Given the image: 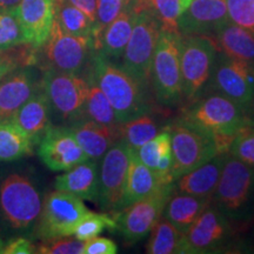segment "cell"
Here are the masks:
<instances>
[{"mask_svg":"<svg viewBox=\"0 0 254 254\" xmlns=\"http://www.w3.org/2000/svg\"><path fill=\"white\" fill-rule=\"evenodd\" d=\"M26 44L40 49L49 39L55 21V0H21L13 8Z\"/></svg>","mask_w":254,"mask_h":254,"instance_id":"obj_18","label":"cell"},{"mask_svg":"<svg viewBox=\"0 0 254 254\" xmlns=\"http://www.w3.org/2000/svg\"><path fill=\"white\" fill-rule=\"evenodd\" d=\"M129 147L123 140L111 146L99 166L98 204L105 212H114L125 190Z\"/></svg>","mask_w":254,"mask_h":254,"instance_id":"obj_15","label":"cell"},{"mask_svg":"<svg viewBox=\"0 0 254 254\" xmlns=\"http://www.w3.org/2000/svg\"><path fill=\"white\" fill-rule=\"evenodd\" d=\"M228 153V152H227ZM227 153H219L205 164L176 179L173 190L178 193L212 199L218 185Z\"/></svg>","mask_w":254,"mask_h":254,"instance_id":"obj_21","label":"cell"},{"mask_svg":"<svg viewBox=\"0 0 254 254\" xmlns=\"http://www.w3.org/2000/svg\"><path fill=\"white\" fill-rule=\"evenodd\" d=\"M69 4L87 14L95 23V13H97V2L98 0H66Z\"/></svg>","mask_w":254,"mask_h":254,"instance_id":"obj_43","label":"cell"},{"mask_svg":"<svg viewBox=\"0 0 254 254\" xmlns=\"http://www.w3.org/2000/svg\"><path fill=\"white\" fill-rule=\"evenodd\" d=\"M105 228L116 230V219L107 213L98 214L90 211L78 222L73 236L79 240L86 241L88 239H92V238L99 236Z\"/></svg>","mask_w":254,"mask_h":254,"instance_id":"obj_36","label":"cell"},{"mask_svg":"<svg viewBox=\"0 0 254 254\" xmlns=\"http://www.w3.org/2000/svg\"><path fill=\"white\" fill-rule=\"evenodd\" d=\"M228 153L244 164L254 167V126L246 125L232 141Z\"/></svg>","mask_w":254,"mask_h":254,"instance_id":"obj_38","label":"cell"},{"mask_svg":"<svg viewBox=\"0 0 254 254\" xmlns=\"http://www.w3.org/2000/svg\"><path fill=\"white\" fill-rule=\"evenodd\" d=\"M173 193V185L161 187L151 195L127 206L123 211L117 212L116 224L125 240L134 244L147 237L163 217V212L167 200Z\"/></svg>","mask_w":254,"mask_h":254,"instance_id":"obj_13","label":"cell"},{"mask_svg":"<svg viewBox=\"0 0 254 254\" xmlns=\"http://www.w3.org/2000/svg\"><path fill=\"white\" fill-rule=\"evenodd\" d=\"M182 119L211 135L220 153H227L238 132L250 125L245 110L217 92H206L193 101Z\"/></svg>","mask_w":254,"mask_h":254,"instance_id":"obj_2","label":"cell"},{"mask_svg":"<svg viewBox=\"0 0 254 254\" xmlns=\"http://www.w3.org/2000/svg\"><path fill=\"white\" fill-rule=\"evenodd\" d=\"M220 52L254 66V34L228 21L211 37Z\"/></svg>","mask_w":254,"mask_h":254,"instance_id":"obj_27","label":"cell"},{"mask_svg":"<svg viewBox=\"0 0 254 254\" xmlns=\"http://www.w3.org/2000/svg\"><path fill=\"white\" fill-rule=\"evenodd\" d=\"M88 81H90V92H88L86 103H85L84 118L107 126H119L120 123L118 122L110 100L107 99L106 95L103 93V91L98 87L95 82L91 80Z\"/></svg>","mask_w":254,"mask_h":254,"instance_id":"obj_33","label":"cell"},{"mask_svg":"<svg viewBox=\"0 0 254 254\" xmlns=\"http://www.w3.org/2000/svg\"><path fill=\"white\" fill-rule=\"evenodd\" d=\"M127 2H128V0H98L93 31L94 47L98 39H99L101 32L118 17L120 12L127 5Z\"/></svg>","mask_w":254,"mask_h":254,"instance_id":"obj_37","label":"cell"},{"mask_svg":"<svg viewBox=\"0 0 254 254\" xmlns=\"http://www.w3.org/2000/svg\"><path fill=\"white\" fill-rule=\"evenodd\" d=\"M192 1L193 0H182V12L185 11V9L187 8V6H189Z\"/></svg>","mask_w":254,"mask_h":254,"instance_id":"obj_48","label":"cell"},{"mask_svg":"<svg viewBox=\"0 0 254 254\" xmlns=\"http://www.w3.org/2000/svg\"><path fill=\"white\" fill-rule=\"evenodd\" d=\"M18 67V63L9 56L0 55V80Z\"/></svg>","mask_w":254,"mask_h":254,"instance_id":"obj_44","label":"cell"},{"mask_svg":"<svg viewBox=\"0 0 254 254\" xmlns=\"http://www.w3.org/2000/svg\"><path fill=\"white\" fill-rule=\"evenodd\" d=\"M82 151L90 159L99 160L111 146L120 140L119 126H107L82 118L67 125Z\"/></svg>","mask_w":254,"mask_h":254,"instance_id":"obj_20","label":"cell"},{"mask_svg":"<svg viewBox=\"0 0 254 254\" xmlns=\"http://www.w3.org/2000/svg\"><path fill=\"white\" fill-rule=\"evenodd\" d=\"M40 86L36 71L15 68L0 80V122L9 120Z\"/></svg>","mask_w":254,"mask_h":254,"instance_id":"obj_19","label":"cell"},{"mask_svg":"<svg viewBox=\"0 0 254 254\" xmlns=\"http://www.w3.org/2000/svg\"><path fill=\"white\" fill-rule=\"evenodd\" d=\"M211 202L212 199L209 198L184 194L173 190L165 205L163 217L185 233Z\"/></svg>","mask_w":254,"mask_h":254,"instance_id":"obj_28","label":"cell"},{"mask_svg":"<svg viewBox=\"0 0 254 254\" xmlns=\"http://www.w3.org/2000/svg\"><path fill=\"white\" fill-rule=\"evenodd\" d=\"M231 23L254 34V0H226Z\"/></svg>","mask_w":254,"mask_h":254,"instance_id":"obj_39","label":"cell"},{"mask_svg":"<svg viewBox=\"0 0 254 254\" xmlns=\"http://www.w3.org/2000/svg\"><path fill=\"white\" fill-rule=\"evenodd\" d=\"M40 84L57 118L67 125L84 118L85 103L90 92L86 74L45 69Z\"/></svg>","mask_w":254,"mask_h":254,"instance_id":"obj_6","label":"cell"},{"mask_svg":"<svg viewBox=\"0 0 254 254\" xmlns=\"http://www.w3.org/2000/svg\"><path fill=\"white\" fill-rule=\"evenodd\" d=\"M43 200L40 192L21 174H11L0 184V213L15 230H27L39 218Z\"/></svg>","mask_w":254,"mask_h":254,"instance_id":"obj_8","label":"cell"},{"mask_svg":"<svg viewBox=\"0 0 254 254\" xmlns=\"http://www.w3.org/2000/svg\"><path fill=\"white\" fill-rule=\"evenodd\" d=\"M129 4L133 5L135 11H139V9L147 8V2L148 0H128Z\"/></svg>","mask_w":254,"mask_h":254,"instance_id":"obj_46","label":"cell"},{"mask_svg":"<svg viewBox=\"0 0 254 254\" xmlns=\"http://www.w3.org/2000/svg\"><path fill=\"white\" fill-rule=\"evenodd\" d=\"M157 120L150 116V112L141 114L134 119L120 123V140H123L133 151L139 150L159 133Z\"/></svg>","mask_w":254,"mask_h":254,"instance_id":"obj_32","label":"cell"},{"mask_svg":"<svg viewBox=\"0 0 254 254\" xmlns=\"http://www.w3.org/2000/svg\"><path fill=\"white\" fill-rule=\"evenodd\" d=\"M160 32V24L150 9L136 11L131 37L122 56V66L145 88L151 84L152 60Z\"/></svg>","mask_w":254,"mask_h":254,"instance_id":"obj_7","label":"cell"},{"mask_svg":"<svg viewBox=\"0 0 254 254\" xmlns=\"http://www.w3.org/2000/svg\"><path fill=\"white\" fill-rule=\"evenodd\" d=\"M231 222L211 202L184 234L183 254L218 252L231 239L233 233Z\"/></svg>","mask_w":254,"mask_h":254,"instance_id":"obj_14","label":"cell"},{"mask_svg":"<svg viewBox=\"0 0 254 254\" xmlns=\"http://www.w3.org/2000/svg\"><path fill=\"white\" fill-rule=\"evenodd\" d=\"M90 209L82 199L56 190L46 195L38 218L36 236L41 240L73 236L78 222Z\"/></svg>","mask_w":254,"mask_h":254,"instance_id":"obj_11","label":"cell"},{"mask_svg":"<svg viewBox=\"0 0 254 254\" xmlns=\"http://www.w3.org/2000/svg\"><path fill=\"white\" fill-rule=\"evenodd\" d=\"M99 166L98 160L93 159L75 165L56 178V190L72 193L82 200L98 201Z\"/></svg>","mask_w":254,"mask_h":254,"instance_id":"obj_23","label":"cell"},{"mask_svg":"<svg viewBox=\"0 0 254 254\" xmlns=\"http://www.w3.org/2000/svg\"><path fill=\"white\" fill-rule=\"evenodd\" d=\"M85 241L75 237H59L45 239L37 247V253L40 254H82Z\"/></svg>","mask_w":254,"mask_h":254,"instance_id":"obj_40","label":"cell"},{"mask_svg":"<svg viewBox=\"0 0 254 254\" xmlns=\"http://www.w3.org/2000/svg\"><path fill=\"white\" fill-rule=\"evenodd\" d=\"M136 11L132 4L127 5L120 14L101 32L95 44V51L111 60L122 58L124 50L131 37Z\"/></svg>","mask_w":254,"mask_h":254,"instance_id":"obj_25","label":"cell"},{"mask_svg":"<svg viewBox=\"0 0 254 254\" xmlns=\"http://www.w3.org/2000/svg\"><path fill=\"white\" fill-rule=\"evenodd\" d=\"M4 247H5V244H4V241H2L1 237H0V254L4 253Z\"/></svg>","mask_w":254,"mask_h":254,"instance_id":"obj_49","label":"cell"},{"mask_svg":"<svg viewBox=\"0 0 254 254\" xmlns=\"http://www.w3.org/2000/svg\"><path fill=\"white\" fill-rule=\"evenodd\" d=\"M151 237L146 246L148 254H183L184 232L172 222L161 217L150 232Z\"/></svg>","mask_w":254,"mask_h":254,"instance_id":"obj_30","label":"cell"},{"mask_svg":"<svg viewBox=\"0 0 254 254\" xmlns=\"http://www.w3.org/2000/svg\"><path fill=\"white\" fill-rule=\"evenodd\" d=\"M212 204L231 221L249 220L254 214V167L226 154Z\"/></svg>","mask_w":254,"mask_h":254,"instance_id":"obj_3","label":"cell"},{"mask_svg":"<svg viewBox=\"0 0 254 254\" xmlns=\"http://www.w3.org/2000/svg\"><path fill=\"white\" fill-rule=\"evenodd\" d=\"M20 1L21 0H0V11L14 8Z\"/></svg>","mask_w":254,"mask_h":254,"instance_id":"obj_45","label":"cell"},{"mask_svg":"<svg viewBox=\"0 0 254 254\" xmlns=\"http://www.w3.org/2000/svg\"><path fill=\"white\" fill-rule=\"evenodd\" d=\"M38 155L45 166L55 172L67 171L90 159L68 126L51 125L38 142Z\"/></svg>","mask_w":254,"mask_h":254,"instance_id":"obj_16","label":"cell"},{"mask_svg":"<svg viewBox=\"0 0 254 254\" xmlns=\"http://www.w3.org/2000/svg\"><path fill=\"white\" fill-rule=\"evenodd\" d=\"M86 75L110 100L119 123L150 112L146 88L114 60L95 51Z\"/></svg>","mask_w":254,"mask_h":254,"instance_id":"obj_1","label":"cell"},{"mask_svg":"<svg viewBox=\"0 0 254 254\" xmlns=\"http://www.w3.org/2000/svg\"><path fill=\"white\" fill-rule=\"evenodd\" d=\"M206 92L220 93L246 110L254 100V66L219 51Z\"/></svg>","mask_w":254,"mask_h":254,"instance_id":"obj_12","label":"cell"},{"mask_svg":"<svg viewBox=\"0 0 254 254\" xmlns=\"http://www.w3.org/2000/svg\"><path fill=\"white\" fill-rule=\"evenodd\" d=\"M167 129L171 133L172 142L174 182L183 174L194 170L220 153L211 135L182 118L167 127Z\"/></svg>","mask_w":254,"mask_h":254,"instance_id":"obj_9","label":"cell"},{"mask_svg":"<svg viewBox=\"0 0 254 254\" xmlns=\"http://www.w3.org/2000/svg\"><path fill=\"white\" fill-rule=\"evenodd\" d=\"M34 144L11 119L0 122V161H13L30 154Z\"/></svg>","mask_w":254,"mask_h":254,"instance_id":"obj_29","label":"cell"},{"mask_svg":"<svg viewBox=\"0 0 254 254\" xmlns=\"http://www.w3.org/2000/svg\"><path fill=\"white\" fill-rule=\"evenodd\" d=\"M43 49L45 69L67 73H82L90 66L95 53L92 37H78L62 30L56 19L49 39Z\"/></svg>","mask_w":254,"mask_h":254,"instance_id":"obj_10","label":"cell"},{"mask_svg":"<svg viewBox=\"0 0 254 254\" xmlns=\"http://www.w3.org/2000/svg\"><path fill=\"white\" fill-rule=\"evenodd\" d=\"M180 36L161 30L152 60L151 85L157 100L166 106L177 105L184 98Z\"/></svg>","mask_w":254,"mask_h":254,"instance_id":"obj_5","label":"cell"},{"mask_svg":"<svg viewBox=\"0 0 254 254\" xmlns=\"http://www.w3.org/2000/svg\"><path fill=\"white\" fill-rule=\"evenodd\" d=\"M141 163L154 171L163 186H172L174 178L172 174V142L168 129L159 132L152 140L142 145L135 151Z\"/></svg>","mask_w":254,"mask_h":254,"instance_id":"obj_26","label":"cell"},{"mask_svg":"<svg viewBox=\"0 0 254 254\" xmlns=\"http://www.w3.org/2000/svg\"><path fill=\"white\" fill-rule=\"evenodd\" d=\"M26 44L13 8L0 11V52Z\"/></svg>","mask_w":254,"mask_h":254,"instance_id":"obj_34","label":"cell"},{"mask_svg":"<svg viewBox=\"0 0 254 254\" xmlns=\"http://www.w3.org/2000/svg\"><path fill=\"white\" fill-rule=\"evenodd\" d=\"M245 112H246V117H247V120H249L250 125L254 126V100L253 103L245 110Z\"/></svg>","mask_w":254,"mask_h":254,"instance_id":"obj_47","label":"cell"},{"mask_svg":"<svg viewBox=\"0 0 254 254\" xmlns=\"http://www.w3.org/2000/svg\"><path fill=\"white\" fill-rule=\"evenodd\" d=\"M37 253V247L26 238H15L9 240L4 247L2 254H33Z\"/></svg>","mask_w":254,"mask_h":254,"instance_id":"obj_42","label":"cell"},{"mask_svg":"<svg viewBox=\"0 0 254 254\" xmlns=\"http://www.w3.org/2000/svg\"><path fill=\"white\" fill-rule=\"evenodd\" d=\"M147 8L157 18L161 30L179 33L178 19L182 13V0H148Z\"/></svg>","mask_w":254,"mask_h":254,"instance_id":"obj_35","label":"cell"},{"mask_svg":"<svg viewBox=\"0 0 254 254\" xmlns=\"http://www.w3.org/2000/svg\"><path fill=\"white\" fill-rule=\"evenodd\" d=\"M118 247L113 240L109 238L94 237L85 241L82 254H116Z\"/></svg>","mask_w":254,"mask_h":254,"instance_id":"obj_41","label":"cell"},{"mask_svg":"<svg viewBox=\"0 0 254 254\" xmlns=\"http://www.w3.org/2000/svg\"><path fill=\"white\" fill-rule=\"evenodd\" d=\"M218 52L211 37L180 36L183 93L190 104L199 99L207 90Z\"/></svg>","mask_w":254,"mask_h":254,"instance_id":"obj_4","label":"cell"},{"mask_svg":"<svg viewBox=\"0 0 254 254\" xmlns=\"http://www.w3.org/2000/svg\"><path fill=\"white\" fill-rule=\"evenodd\" d=\"M161 187L166 186L161 185L160 180H159L154 171H152L150 167L141 163L135 151L129 148V164L128 171H127L125 190H124L122 199H120L119 204L113 213L123 211L127 206L151 195L152 193L161 189Z\"/></svg>","mask_w":254,"mask_h":254,"instance_id":"obj_22","label":"cell"},{"mask_svg":"<svg viewBox=\"0 0 254 254\" xmlns=\"http://www.w3.org/2000/svg\"><path fill=\"white\" fill-rule=\"evenodd\" d=\"M230 21L226 0H193L178 19L180 34L213 37Z\"/></svg>","mask_w":254,"mask_h":254,"instance_id":"obj_17","label":"cell"},{"mask_svg":"<svg viewBox=\"0 0 254 254\" xmlns=\"http://www.w3.org/2000/svg\"><path fill=\"white\" fill-rule=\"evenodd\" d=\"M51 113L52 111L49 99L40 84L39 88L25 101L11 120L17 124L36 145L51 126Z\"/></svg>","mask_w":254,"mask_h":254,"instance_id":"obj_24","label":"cell"},{"mask_svg":"<svg viewBox=\"0 0 254 254\" xmlns=\"http://www.w3.org/2000/svg\"><path fill=\"white\" fill-rule=\"evenodd\" d=\"M55 19L66 33L93 38L94 21L66 0H55Z\"/></svg>","mask_w":254,"mask_h":254,"instance_id":"obj_31","label":"cell"}]
</instances>
